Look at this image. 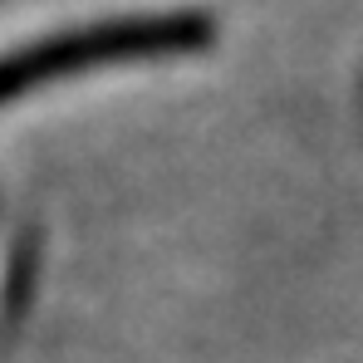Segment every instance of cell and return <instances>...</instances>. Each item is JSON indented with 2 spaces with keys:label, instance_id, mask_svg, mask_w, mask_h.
<instances>
[{
  "label": "cell",
  "instance_id": "cell-1",
  "mask_svg": "<svg viewBox=\"0 0 363 363\" xmlns=\"http://www.w3.org/2000/svg\"><path fill=\"white\" fill-rule=\"evenodd\" d=\"M211 35H216V20L206 10H157V15H123V20H94L79 30H60V35L20 45L0 60V104L30 94L45 79L104 69V64L186 55V50H201Z\"/></svg>",
  "mask_w": 363,
  "mask_h": 363
}]
</instances>
